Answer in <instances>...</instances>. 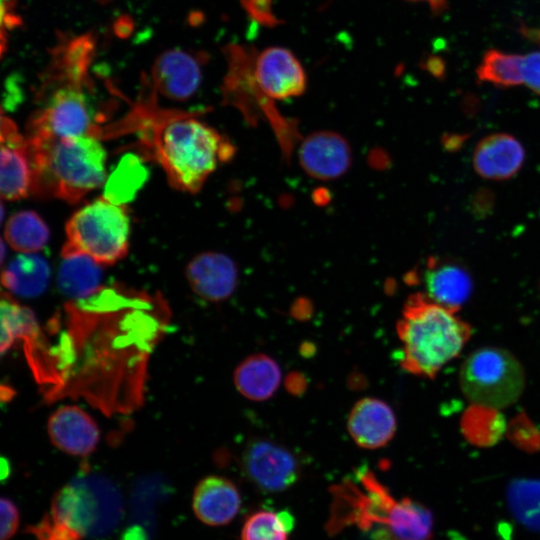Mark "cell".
Listing matches in <instances>:
<instances>
[{
	"label": "cell",
	"mask_w": 540,
	"mask_h": 540,
	"mask_svg": "<svg viewBox=\"0 0 540 540\" xmlns=\"http://www.w3.org/2000/svg\"><path fill=\"white\" fill-rule=\"evenodd\" d=\"M156 91L134 107L130 118L142 129V143L177 190L196 193L219 164L230 160L233 144L215 128L198 120L194 112L161 110Z\"/></svg>",
	"instance_id": "6da1fadb"
},
{
	"label": "cell",
	"mask_w": 540,
	"mask_h": 540,
	"mask_svg": "<svg viewBox=\"0 0 540 540\" xmlns=\"http://www.w3.org/2000/svg\"><path fill=\"white\" fill-rule=\"evenodd\" d=\"M455 313L426 294L408 297L396 326L404 370L432 378L461 353L471 336V327Z\"/></svg>",
	"instance_id": "7a4b0ae2"
},
{
	"label": "cell",
	"mask_w": 540,
	"mask_h": 540,
	"mask_svg": "<svg viewBox=\"0 0 540 540\" xmlns=\"http://www.w3.org/2000/svg\"><path fill=\"white\" fill-rule=\"evenodd\" d=\"M26 137L35 169L33 194L76 203L103 184L106 151L99 137Z\"/></svg>",
	"instance_id": "3957f363"
},
{
	"label": "cell",
	"mask_w": 540,
	"mask_h": 540,
	"mask_svg": "<svg viewBox=\"0 0 540 540\" xmlns=\"http://www.w3.org/2000/svg\"><path fill=\"white\" fill-rule=\"evenodd\" d=\"M48 514L77 538L85 540L112 533L123 518L124 504L112 481L87 471L56 492Z\"/></svg>",
	"instance_id": "277c9868"
},
{
	"label": "cell",
	"mask_w": 540,
	"mask_h": 540,
	"mask_svg": "<svg viewBox=\"0 0 540 540\" xmlns=\"http://www.w3.org/2000/svg\"><path fill=\"white\" fill-rule=\"evenodd\" d=\"M89 78H79L45 70L38 87L40 108L28 122L27 136L71 138L84 135L99 137L93 123L85 89Z\"/></svg>",
	"instance_id": "5b68a950"
},
{
	"label": "cell",
	"mask_w": 540,
	"mask_h": 540,
	"mask_svg": "<svg viewBox=\"0 0 540 540\" xmlns=\"http://www.w3.org/2000/svg\"><path fill=\"white\" fill-rule=\"evenodd\" d=\"M62 257L81 254L112 265L128 252L130 218L125 204L102 196L76 211L65 226Z\"/></svg>",
	"instance_id": "8992f818"
},
{
	"label": "cell",
	"mask_w": 540,
	"mask_h": 540,
	"mask_svg": "<svg viewBox=\"0 0 540 540\" xmlns=\"http://www.w3.org/2000/svg\"><path fill=\"white\" fill-rule=\"evenodd\" d=\"M355 480H345L332 488L333 503L328 531L337 533L354 525L365 531H373L380 538L391 540L399 501L368 469H360Z\"/></svg>",
	"instance_id": "52a82bcc"
},
{
	"label": "cell",
	"mask_w": 540,
	"mask_h": 540,
	"mask_svg": "<svg viewBox=\"0 0 540 540\" xmlns=\"http://www.w3.org/2000/svg\"><path fill=\"white\" fill-rule=\"evenodd\" d=\"M460 386L473 403L504 408L514 403L525 385L519 361L508 351L484 347L470 354L461 366Z\"/></svg>",
	"instance_id": "ba28073f"
},
{
	"label": "cell",
	"mask_w": 540,
	"mask_h": 540,
	"mask_svg": "<svg viewBox=\"0 0 540 540\" xmlns=\"http://www.w3.org/2000/svg\"><path fill=\"white\" fill-rule=\"evenodd\" d=\"M227 61V72L223 79L224 104L237 108L248 120L263 114L282 134L290 128V121L282 117L274 100L259 89L254 76L255 48L231 43L223 48Z\"/></svg>",
	"instance_id": "9c48e42d"
},
{
	"label": "cell",
	"mask_w": 540,
	"mask_h": 540,
	"mask_svg": "<svg viewBox=\"0 0 540 540\" xmlns=\"http://www.w3.org/2000/svg\"><path fill=\"white\" fill-rule=\"evenodd\" d=\"M241 468L256 488L278 493L290 488L299 478L300 465L295 455L284 446L256 439L242 453Z\"/></svg>",
	"instance_id": "30bf717a"
},
{
	"label": "cell",
	"mask_w": 540,
	"mask_h": 540,
	"mask_svg": "<svg viewBox=\"0 0 540 540\" xmlns=\"http://www.w3.org/2000/svg\"><path fill=\"white\" fill-rule=\"evenodd\" d=\"M0 151L2 200L14 201L33 194L35 169L31 146L12 119L4 115L0 125Z\"/></svg>",
	"instance_id": "8fae6325"
},
{
	"label": "cell",
	"mask_w": 540,
	"mask_h": 540,
	"mask_svg": "<svg viewBox=\"0 0 540 540\" xmlns=\"http://www.w3.org/2000/svg\"><path fill=\"white\" fill-rule=\"evenodd\" d=\"M208 55L182 49H169L161 53L151 68V85L161 95L171 100L184 101L198 89L202 65Z\"/></svg>",
	"instance_id": "7c38bea8"
},
{
	"label": "cell",
	"mask_w": 540,
	"mask_h": 540,
	"mask_svg": "<svg viewBox=\"0 0 540 540\" xmlns=\"http://www.w3.org/2000/svg\"><path fill=\"white\" fill-rule=\"evenodd\" d=\"M254 76L262 93L274 101L298 97L307 86L301 63L283 47H268L257 53Z\"/></svg>",
	"instance_id": "4fadbf2b"
},
{
	"label": "cell",
	"mask_w": 540,
	"mask_h": 540,
	"mask_svg": "<svg viewBox=\"0 0 540 540\" xmlns=\"http://www.w3.org/2000/svg\"><path fill=\"white\" fill-rule=\"evenodd\" d=\"M298 159L309 176L319 180H334L350 168L352 151L342 135L321 130L304 138L298 148Z\"/></svg>",
	"instance_id": "5bb4252c"
},
{
	"label": "cell",
	"mask_w": 540,
	"mask_h": 540,
	"mask_svg": "<svg viewBox=\"0 0 540 540\" xmlns=\"http://www.w3.org/2000/svg\"><path fill=\"white\" fill-rule=\"evenodd\" d=\"M185 276L191 289L199 297L220 302L235 291L238 269L229 256L207 251L192 258L186 266Z\"/></svg>",
	"instance_id": "9a60e30c"
},
{
	"label": "cell",
	"mask_w": 540,
	"mask_h": 540,
	"mask_svg": "<svg viewBox=\"0 0 540 540\" xmlns=\"http://www.w3.org/2000/svg\"><path fill=\"white\" fill-rule=\"evenodd\" d=\"M48 435L58 449L73 456L92 453L100 439L96 422L77 406H63L48 420Z\"/></svg>",
	"instance_id": "2e32d148"
},
{
	"label": "cell",
	"mask_w": 540,
	"mask_h": 540,
	"mask_svg": "<svg viewBox=\"0 0 540 540\" xmlns=\"http://www.w3.org/2000/svg\"><path fill=\"white\" fill-rule=\"evenodd\" d=\"M347 429L353 441L365 449L385 446L396 431V418L391 407L377 398H363L352 407Z\"/></svg>",
	"instance_id": "e0dca14e"
},
{
	"label": "cell",
	"mask_w": 540,
	"mask_h": 540,
	"mask_svg": "<svg viewBox=\"0 0 540 540\" xmlns=\"http://www.w3.org/2000/svg\"><path fill=\"white\" fill-rule=\"evenodd\" d=\"M241 507L237 486L228 478L210 475L196 485L192 508L196 517L209 526H223L231 522Z\"/></svg>",
	"instance_id": "ac0fdd59"
},
{
	"label": "cell",
	"mask_w": 540,
	"mask_h": 540,
	"mask_svg": "<svg viewBox=\"0 0 540 540\" xmlns=\"http://www.w3.org/2000/svg\"><path fill=\"white\" fill-rule=\"evenodd\" d=\"M525 159L522 144L512 135L495 133L483 138L473 154V167L482 177L506 180L514 176Z\"/></svg>",
	"instance_id": "d6986e66"
},
{
	"label": "cell",
	"mask_w": 540,
	"mask_h": 540,
	"mask_svg": "<svg viewBox=\"0 0 540 540\" xmlns=\"http://www.w3.org/2000/svg\"><path fill=\"white\" fill-rule=\"evenodd\" d=\"M426 295L456 312L469 298L472 280L465 268L454 261L430 258L424 272Z\"/></svg>",
	"instance_id": "ffe728a7"
},
{
	"label": "cell",
	"mask_w": 540,
	"mask_h": 540,
	"mask_svg": "<svg viewBox=\"0 0 540 540\" xmlns=\"http://www.w3.org/2000/svg\"><path fill=\"white\" fill-rule=\"evenodd\" d=\"M233 381L238 392L245 398L263 401L277 391L281 370L277 362L268 355L253 354L238 365Z\"/></svg>",
	"instance_id": "44dd1931"
},
{
	"label": "cell",
	"mask_w": 540,
	"mask_h": 540,
	"mask_svg": "<svg viewBox=\"0 0 540 540\" xmlns=\"http://www.w3.org/2000/svg\"><path fill=\"white\" fill-rule=\"evenodd\" d=\"M50 277L48 263L33 253H21L1 274L2 285L12 293L34 297L44 292Z\"/></svg>",
	"instance_id": "7402d4cb"
},
{
	"label": "cell",
	"mask_w": 540,
	"mask_h": 540,
	"mask_svg": "<svg viewBox=\"0 0 540 540\" xmlns=\"http://www.w3.org/2000/svg\"><path fill=\"white\" fill-rule=\"evenodd\" d=\"M62 258L58 286L63 294L80 299L92 295L100 288L101 265L81 254Z\"/></svg>",
	"instance_id": "603a6c76"
},
{
	"label": "cell",
	"mask_w": 540,
	"mask_h": 540,
	"mask_svg": "<svg viewBox=\"0 0 540 540\" xmlns=\"http://www.w3.org/2000/svg\"><path fill=\"white\" fill-rule=\"evenodd\" d=\"M50 232L44 220L34 211L13 214L7 221L4 237L10 247L20 253H34L49 240Z\"/></svg>",
	"instance_id": "cb8c5ba5"
},
{
	"label": "cell",
	"mask_w": 540,
	"mask_h": 540,
	"mask_svg": "<svg viewBox=\"0 0 540 540\" xmlns=\"http://www.w3.org/2000/svg\"><path fill=\"white\" fill-rule=\"evenodd\" d=\"M525 55L499 50L487 51L478 68V79L501 87L523 84Z\"/></svg>",
	"instance_id": "d4e9b609"
},
{
	"label": "cell",
	"mask_w": 540,
	"mask_h": 540,
	"mask_svg": "<svg viewBox=\"0 0 540 540\" xmlns=\"http://www.w3.org/2000/svg\"><path fill=\"white\" fill-rule=\"evenodd\" d=\"M37 322L31 309L16 303L9 294L1 296V353L4 354L16 339L32 336Z\"/></svg>",
	"instance_id": "484cf974"
},
{
	"label": "cell",
	"mask_w": 540,
	"mask_h": 540,
	"mask_svg": "<svg viewBox=\"0 0 540 540\" xmlns=\"http://www.w3.org/2000/svg\"><path fill=\"white\" fill-rule=\"evenodd\" d=\"M513 516L525 527L540 531V480H516L508 487Z\"/></svg>",
	"instance_id": "4316f807"
},
{
	"label": "cell",
	"mask_w": 540,
	"mask_h": 540,
	"mask_svg": "<svg viewBox=\"0 0 540 540\" xmlns=\"http://www.w3.org/2000/svg\"><path fill=\"white\" fill-rule=\"evenodd\" d=\"M147 174L145 167L132 155L122 159L110 176L103 195L112 202L125 204L142 186Z\"/></svg>",
	"instance_id": "83f0119b"
},
{
	"label": "cell",
	"mask_w": 540,
	"mask_h": 540,
	"mask_svg": "<svg viewBox=\"0 0 540 540\" xmlns=\"http://www.w3.org/2000/svg\"><path fill=\"white\" fill-rule=\"evenodd\" d=\"M293 526L294 518L289 512L259 510L246 519L241 540H288Z\"/></svg>",
	"instance_id": "f1b7e54d"
},
{
	"label": "cell",
	"mask_w": 540,
	"mask_h": 540,
	"mask_svg": "<svg viewBox=\"0 0 540 540\" xmlns=\"http://www.w3.org/2000/svg\"><path fill=\"white\" fill-rule=\"evenodd\" d=\"M240 4L257 24L272 28L282 23L273 11V0H240Z\"/></svg>",
	"instance_id": "f546056e"
},
{
	"label": "cell",
	"mask_w": 540,
	"mask_h": 540,
	"mask_svg": "<svg viewBox=\"0 0 540 540\" xmlns=\"http://www.w3.org/2000/svg\"><path fill=\"white\" fill-rule=\"evenodd\" d=\"M1 540H10L18 530L20 514L16 504L9 498H1Z\"/></svg>",
	"instance_id": "4dcf8cb0"
},
{
	"label": "cell",
	"mask_w": 540,
	"mask_h": 540,
	"mask_svg": "<svg viewBox=\"0 0 540 540\" xmlns=\"http://www.w3.org/2000/svg\"><path fill=\"white\" fill-rule=\"evenodd\" d=\"M523 84L540 95V51L525 55Z\"/></svg>",
	"instance_id": "1f68e13d"
},
{
	"label": "cell",
	"mask_w": 540,
	"mask_h": 540,
	"mask_svg": "<svg viewBox=\"0 0 540 540\" xmlns=\"http://www.w3.org/2000/svg\"><path fill=\"white\" fill-rule=\"evenodd\" d=\"M424 69L434 77L440 78L445 73V63L438 56H429L424 61Z\"/></svg>",
	"instance_id": "d6a6232c"
},
{
	"label": "cell",
	"mask_w": 540,
	"mask_h": 540,
	"mask_svg": "<svg viewBox=\"0 0 540 540\" xmlns=\"http://www.w3.org/2000/svg\"><path fill=\"white\" fill-rule=\"evenodd\" d=\"M120 540H148V538L145 530L135 525L126 529Z\"/></svg>",
	"instance_id": "836d02e7"
},
{
	"label": "cell",
	"mask_w": 540,
	"mask_h": 540,
	"mask_svg": "<svg viewBox=\"0 0 540 540\" xmlns=\"http://www.w3.org/2000/svg\"><path fill=\"white\" fill-rule=\"evenodd\" d=\"M415 1V0H414ZM431 4V7L433 9H440L443 8L445 4V0H428Z\"/></svg>",
	"instance_id": "e575fe53"
}]
</instances>
